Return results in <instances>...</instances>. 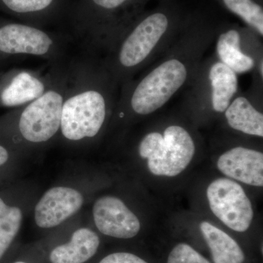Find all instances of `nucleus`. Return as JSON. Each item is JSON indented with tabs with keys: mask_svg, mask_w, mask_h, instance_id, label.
<instances>
[{
	"mask_svg": "<svg viewBox=\"0 0 263 263\" xmlns=\"http://www.w3.org/2000/svg\"><path fill=\"white\" fill-rule=\"evenodd\" d=\"M100 245L97 233L81 228L74 232L70 241L52 249L48 260L50 263H86L97 254Z\"/></svg>",
	"mask_w": 263,
	"mask_h": 263,
	"instance_id": "15",
	"label": "nucleus"
},
{
	"mask_svg": "<svg viewBox=\"0 0 263 263\" xmlns=\"http://www.w3.org/2000/svg\"><path fill=\"white\" fill-rule=\"evenodd\" d=\"M209 207L227 227L243 233L253 221L252 202L239 183L228 178L214 180L207 189Z\"/></svg>",
	"mask_w": 263,
	"mask_h": 263,
	"instance_id": "9",
	"label": "nucleus"
},
{
	"mask_svg": "<svg viewBox=\"0 0 263 263\" xmlns=\"http://www.w3.org/2000/svg\"><path fill=\"white\" fill-rule=\"evenodd\" d=\"M93 216L99 231L112 238L129 239L141 230V223L136 214L117 197L104 196L97 200Z\"/></svg>",
	"mask_w": 263,
	"mask_h": 263,
	"instance_id": "12",
	"label": "nucleus"
},
{
	"mask_svg": "<svg viewBox=\"0 0 263 263\" xmlns=\"http://www.w3.org/2000/svg\"><path fill=\"white\" fill-rule=\"evenodd\" d=\"M196 152L193 135L172 123L162 131L148 132L138 145V153L147 160L148 171L157 176L175 177L188 167Z\"/></svg>",
	"mask_w": 263,
	"mask_h": 263,
	"instance_id": "6",
	"label": "nucleus"
},
{
	"mask_svg": "<svg viewBox=\"0 0 263 263\" xmlns=\"http://www.w3.org/2000/svg\"><path fill=\"white\" fill-rule=\"evenodd\" d=\"M74 0H0L20 22L65 31Z\"/></svg>",
	"mask_w": 263,
	"mask_h": 263,
	"instance_id": "10",
	"label": "nucleus"
},
{
	"mask_svg": "<svg viewBox=\"0 0 263 263\" xmlns=\"http://www.w3.org/2000/svg\"><path fill=\"white\" fill-rule=\"evenodd\" d=\"M167 263H211L202 254L186 243L176 245L171 251Z\"/></svg>",
	"mask_w": 263,
	"mask_h": 263,
	"instance_id": "20",
	"label": "nucleus"
},
{
	"mask_svg": "<svg viewBox=\"0 0 263 263\" xmlns=\"http://www.w3.org/2000/svg\"><path fill=\"white\" fill-rule=\"evenodd\" d=\"M214 263H243L245 254L240 246L229 235L208 221L200 224Z\"/></svg>",
	"mask_w": 263,
	"mask_h": 263,
	"instance_id": "17",
	"label": "nucleus"
},
{
	"mask_svg": "<svg viewBox=\"0 0 263 263\" xmlns=\"http://www.w3.org/2000/svg\"><path fill=\"white\" fill-rule=\"evenodd\" d=\"M189 12L177 0H161L123 29L111 47L99 58L120 89L174 42Z\"/></svg>",
	"mask_w": 263,
	"mask_h": 263,
	"instance_id": "2",
	"label": "nucleus"
},
{
	"mask_svg": "<svg viewBox=\"0 0 263 263\" xmlns=\"http://www.w3.org/2000/svg\"><path fill=\"white\" fill-rule=\"evenodd\" d=\"M99 263H148L144 259L129 252H114L103 257Z\"/></svg>",
	"mask_w": 263,
	"mask_h": 263,
	"instance_id": "21",
	"label": "nucleus"
},
{
	"mask_svg": "<svg viewBox=\"0 0 263 263\" xmlns=\"http://www.w3.org/2000/svg\"><path fill=\"white\" fill-rule=\"evenodd\" d=\"M260 37L249 27L220 22L214 54L237 75L253 72L257 62L263 59Z\"/></svg>",
	"mask_w": 263,
	"mask_h": 263,
	"instance_id": "8",
	"label": "nucleus"
},
{
	"mask_svg": "<svg viewBox=\"0 0 263 263\" xmlns=\"http://www.w3.org/2000/svg\"><path fill=\"white\" fill-rule=\"evenodd\" d=\"M70 61L62 66L51 86L41 96L22 106L18 129L25 141L45 143L60 131L62 105L68 88Z\"/></svg>",
	"mask_w": 263,
	"mask_h": 263,
	"instance_id": "7",
	"label": "nucleus"
},
{
	"mask_svg": "<svg viewBox=\"0 0 263 263\" xmlns=\"http://www.w3.org/2000/svg\"><path fill=\"white\" fill-rule=\"evenodd\" d=\"M149 0H74L66 30L81 53L101 58Z\"/></svg>",
	"mask_w": 263,
	"mask_h": 263,
	"instance_id": "4",
	"label": "nucleus"
},
{
	"mask_svg": "<svg viewBox=\"0 0 263 263\" xmlns=\"http://www.w3.org/2000/svg\"><path fill=\"white\" fill-rule=\"evenodd\" d=\"M13 263H29L28 262H27V261L25 260H17L15 261V262Z\"/></svg>",
	"mask_w": 263,
	"mask_h": 263,
	"instance_id": "23",
	"label": "nucleus"
},
{
	"mask_svg": "<svg viewBox=\"0 0 263 263\" xmlns=\"http://www.w3.org/2000/svg\"><path fill=\"white\" fill-rule=\"evenodd\" d=\"M186 89L183 106L190 111L223 114L238 94V75L211 55L203 59Z\"/></svg>",
	"mask_w": 263,
	"mask_h": 263,
	"instance_id": "5",
	"label": "nucleus"
},
{
	"mask_svg": "<svg viewBox=\"0 0 263 263\" xmlns=\"http://www.w3.org/2000/svg\"><path fill=\"white\" fill-rule=\"evenodd\" d=\"M254 100L245 95H237L224 112L228 125L248 136L263 137V114Z\"/></svg>",
	"mask_w": 263,
	"mask_h": 263,
	"instance_id": "16",
	"label": "nucleus"
},
{
	"mask_svg": "<svg viewBox=\"0 0 263 263\" xmlns=\"http://www.w3.org/2000/svg\"><path fill=\"white\" fill-rule=\"evenodd\" d=\"M120 88L98 57L76 53L69 62V83L60 129L71 141L94 138L115 110Z\"/></svg>",
	"mask_w": 263,
	"mask_h": 263,
	"instance_id": "3",
	"label": "nucleus"
},
{
	"mask_svg": "<svg viewBox=\"0 0 263 263\" xmlns=\"http://www.w3.org/2000/svg\"><path fill=\"white\" fill-rule=\"evenodd\" d=\"M224 9L241 19L247 27L263 36L262 0H216Z\"/></svg>",
	"mask_w": 263,
	"mask_h": 263,
	"instance_id": "18",
	"label": "nucleus"
},
{
	"mask_svg": "<svg viewBox=\"0 0 263 263\" xmlns=\"http://www.w3.org/2000/svg\"><path fill=\"white\" fill-rule=\"evenodd\" d=\"M22 219L20 209L8 206L0 198V259L18 234Z\"/></svg>",
	"mask_w": 263,
	"mask_h": 263,
	"instance_id": "19",
	"label": "nucleus"
},
{
	"mask_svg": "<svg viewBox=\"0 0 263 263\" xmlns=\"http://www.w3.org/2000/svg\"><path fill=\"white\" fill-rule=\"evenodd\" d=\"M219 24L205 12H189L174 42L138 76L121 87L115 109L119 119L152 115L187 87L215 41Z\"/></svg>",
	"mask_w": 263,
	"mask_h": 263,
	"instance_id": "1",
	"label": "nucleus"
},
{
	"mask_svg": "<svg viewBox=\"0 0 263 263\" xmlns=\"http://www.w3.org/2000/svg\"><path fill=\"white\" fill-rule=\"evenodd\" d=\"M8 160V152L4 147L0 145V166L4 164Z\"/></svg>",
	"mask_w": 263,
	"mask_h": 263,
	"instance_id": "22",
	"label": "nucleus"
},
{
	"mask_svg": "<svg viewBox=\"0 0 263 263\" xmlns=\"http://www.w3.org/2000/svg\"><path fill=\"white\" fill-rule=\"evenodd\" d=\"M65 64L50 65L44 73L27 69L17 71L2 89L0 103L5 107L24 106L39 98L51 86Z\"/></svg>",
	"mask_w": 263,
	"mask_h": 263,
	"instance_id": "11",
	"label": "nucleus"
},
{
	"mask_svg": "<svg viewBox=\"0 0 263 263\" xmlns=\"http://www.w3.org/2000/svg\"><path fill=\"white\" fill-rule=\"evenodd\" d=\"M219 171L233 180L251 186H263V154L245 146H235L219 157Z\"/></svg>",
	"mask_w": 263,
	"mask_h": 263,
	"instance_id": "14",
	"label": "nucleus"
},
{
	"mask_svg": "<svg viewBox=\"0 0 263 263\" xmlns=\"http://www.w3.org/2000/svg\"><path fill=\"white\" fill-rule=\"evenodd\" d=\"M84 199L79 192L68 187H54L48 190L37 202L34 219L40 228L59 226L79 212Z\"/></svg>",
	"mask_w": 263,
	"mask_h": 263,
	"instance_id": "13",
	"label": "nucleus"
}]
</instances>
